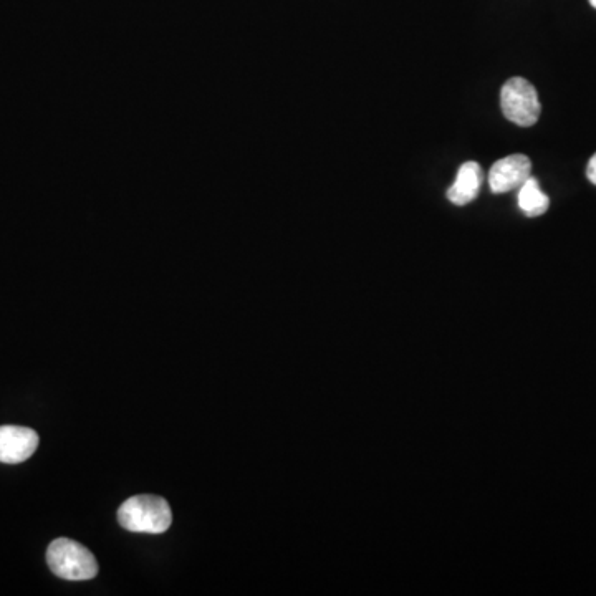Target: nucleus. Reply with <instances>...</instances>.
<instances>
[{
	"label": "nucleus",
	"instance_id": "f257e3e1",
	"mask_svg": "<svg viewBox=\"0 0 596 596\" xmlns=\"http://www.w3.org/2000/svg\"><path fill=\"white\" fill-rule=\"evenodd\" d=\"M118 522L136 534H164L171 527L173 512L163 497L135 496L121 504Z\"/></svg>",
	"mask_w": 596,
	"mask_h": 596
},
{
	"label": "nucleus",
	"instance_id": "f03ea898",
	"mask_svg": "<svg viewBox=\"0 0 596 596\" xmlns=\"http://www.w3.org/2000/svg\"><path fill=\"white\" fill-rule=\"evenodd\" d=\"M47 563L57 577L73 582L92 580L97 577V558L87 547L75 540H53L47 550Z\"/></svg>",
	"mask_w": 596,
	"mask_h": 596
},
{
	"label": "nucleus",
	"instance_id": "7ed1b4c3",
	"mask_svg": "<svg viewBox=\"0 0 596 596\" xmlns=\"http://www.w3.org/2000/svg\"><path fill=\"white\" fill-rule=\"evenodd\" d=\"M500 108L507 120L524 128L534 126L542 113L539 93L529 80L520 77L510 78L504 83L500 90Z\"/></svg>",
	"mask_w": 596,
	"mask_h": 596
},
{
	"label": "nucleus",
	"instance_id": "20e7f679",
	"mask_svg": "<svg viewBox=\"0 0 596 596\" xmlns=\"http://www.w3.org/2000/svg\"><path fill=\"white\" fill-rule=\"evenodd\" d=\"M532 176V161L525 154H510L499 159L489 173V186L494 194H504L522 188Z\"/></svg>",
	"mask_w": 596,
	"mask_h": 596
},
{
	"label": "nucleus",
	"instance_id": "39448f33",
	"mask_svg": "<svg viewBox=\"0 0 596 596\" xmlns=\"http://www.w3.org/2000/svg\"><path fill=\"white\" fill-rule=\"evenodd\" d=\"M39 447V436L34 429L22 426L0 428V462L20 464L32 457Z\"/></svg>",
	"mask_w": 596,
	"mask_h": 596
},
{
	"label": "nucleus",
	"instance_id": "423d86ee",
	"mask_svg": "<svg viewBox=\"0 0 596 596\" xmlns=\"http://www.w3.org/2000/svg\"><path fill=\"white\" fill-rule=\"evenodd\" d=\"M484 173L481 164L476 161H467L457 171V178L451 188L447 189V199L456 206H466L479 196Z\"/></svg>",
	"mask_w": 596,
	"mask_h": 596
},
{
	"label": "nucleus",
	"instance_id": "0eeeda50",
	"mask_svg": "<svg viewBox=\"0 0 596 596\" xmlns=\"http://www.w3.org/2000/svg\"><path fill=\"white\" fill-rule=\"evenodd\" d=\"M519 207L529 217L544 216L550 207V199L540 189L539 181L534 176H530L519 189Z\"/></svg>",
	"mask_w": 596,
	"mask_h": 596
},
{
	"label": "nucleus",
	"instance_id": "6e6552de",
	"mask_svg": "<svg viewBox=\"0 0 596 596\" xmlns=\"http://www.w3.org/2000/svg\"><path fill=\"white\" fill-rule=\"evenodd\" d=\"M587 178L590 179V183L596 186V153L593 154V158L590 159V163L587 166Z\"/></svg>",
	"mask_w": 596,
	"mask_h": 596
},
{
	"label": "nucleus",
	"instance_id": "1a4fd4ad",
	"mask_svg": "<svg viewBox=\"0 0 596 596\" xmlns=\"http://www.w3.org/2000/svg\"><path fill=\"white\" fill-rule=\"evenodd\" d=\"M590 4H592V7H595L596 9V0H590Z\"/></svg>",
	"mask_w": 596,
	"mask_h": 596
}]
</instances>
